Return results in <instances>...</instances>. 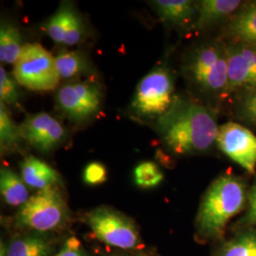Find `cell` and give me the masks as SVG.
Masks as SVG:
<instances>
[{
	"mask_svg": "<svg viewBox=\"0 0 256 256\" xmlns=\"http://www.w3.org/2000/svg\"><path fill=\"white\" fill-rule=\"evenodd\" d=\"M248 220L256 226V178L252 187L248 192Z\"/></svg>",
	"mask_w": 256,
	"mask_h": 256,
	"instance_id": "28",
	"label": "cell"
},
{
	"mask_svg": "<svg viewBox=\"0 0 256 256\" xmlns=\"http://www.w3.org/2000/svg\"><path fill=\"white\" fill-rule=\"evenodd\" d=\"M24 46V45H23ZM22 36L14 25L2 21L0 27V61L2 64H14L23 48Z\"/></svg>",
	"mask_w": 256,
	"mask_h": 256,
	"instance_id": "18",
	"label": "cell"
},
{
	"mask_svg": "<svg viewBox=\"0 0 256 256\" xmlns=\"http://www.w3.org/2000/svg\"><path fill=\"white\" fill-rule=\"evenodd\" d=\"M82 178L86 184L90 186L102 184L108 178L106 168L101 162H90L86 166L82 174Z\"/></svg>",
	"mask_w": 256,
	"mask_h": 256,
	"instance_id": "26",
	"label": "cell"
},
{
	"mask_svg": "<svg viewBox=\"0 0 256 256\" xmlns=\"http://www.w3.org/2000/svg\"><path fill=\"white\" fill-rule=\"evenodd\" d=\"M0 192L5 202L14 207H22L30 198L23 178L8 168L1 169Z\"/></svg>",
	"mask_w": 256,
	"mask_h": 256,
	"instance_id": "17",
	"label": "cell"
},
{
	"mask_svg": "<svg viewBox=\"0 0 256 256\" xmlns=\"http://www.w3.org/2000/svg\"><path fill=\"white\" fill-rule=\"evenodd\" d=\"M86 220L94 236L108 246L130 250L140 243L135 224L116 210L108 207L97 208L88 214Z\"/></svg>",
	"mask_w": 256,
	"mask_h": 256,
	"instance_id": "7",
	"label": "cell"
},
{
	"mask_svg": "<svg viewBox=\"0 0 256 256\" xmlns=\"http://www.w3.org/2000/svg\"><path fill=\"white\" fill-rule=\"evenodd\" d=\"M54 57L61 79L75 80L94 74L93 66L82 50H61Z\"/></svg>",
	"mask_w": 256,
	"mask_h": 256,
	"instance_id": "16",
	"label": "cell"
},
{
	"mask_svg": "<svg viewBox=\"0 0 256 256\" xmlns=\"http://www.w3.org/2000/svg\"><path fill=\"white\" fill-rule=\"evenodd\" d=\"M176 100L172 75L166 68L158 66L138 82L130 110L140 118L156 120L169 111Z\"/></svg>",
	"mask_w": 256,
	"mask_h": 256,
	"instance_id": "4",
	"label": "cell"
},
{
	"mask_svg": "<svg viewBox=\"0 0 256 256\" xmlns=\"http://www.w3.org/2000/svg\"><path fill=\"white\" fill-rule=\"evenodd\" d=\"M229 95L256 90V45L226 43Z\"/></svg>",
	"mask_w": 256,
	"mask_h": 256,
	"instance_id": "10",
	"label": "cell"
},
{
	"mask_svg": "<svg viewBox=\"0 0 256 256\" xmlns=\"http://www.w3.org/2000/svg\"><path fill=\"white\" fill-rule=\"evenodd\" d=\"M151 5L158 18L169 24L185 26L194 24L196 19V2L190 0H156Z\"/></svg>",
	"mask_w": 256,
	"mask_h": 256,
	"instance_id": "14",
	"label": "cell"
},
{
	"mask_svg": "<svg viewBox=\"0 0 256 256\" xmlns=\"http://www.w3.org/2000/svg\"><path fill=\"white\" fill-rule=\"evenodd\" d=\"M19 126L10 118L6 104L0 102V146L1 149H14L22 140Z\"/></svg>",
	"mask_w": 256,
	"mask_h": 256,
	"instance_id": "21",
	"label": "cell"
},
{
	"mask_svg": "<svg viewBox=\"0 0 256 256\" xmlns=\"http://www.w3.org/2000/svg\"><path fill=\"white\" fill-rule=\"evenodd\" d=\"M56 106L66 118L82 122L92 118L101 108V86L92 80L68 82L56 94Z\"/></svg>",
	"mask_w": 256,
	"mask_h": 256,
	"instance_id": "8",
	"label": "cell"
},
{
	"mask_svg": "<svg viewBox=\"0 0 256 256\" xmlns=\"http://www.w3.org/2000/svg\"><path fill=\"white\" fill-rule=\"evenodd\" d=\"M156 128L165 146L178 155L209 150L216 144L220 130L210 108L178 98L169 111L156 120Z\"/></svg>",
	"mask_w": 256,
	"mask_h": 256,
	"instance_id": "1",
	"label": "cell"
},
{
	"mask_svg": "<svg viewBox=\"0 0 256 256\" xmlns=\"http://www.w3.org/2000/svg\"><path fill=\"white\" fill-rule=\"evenodd\" d=\"M241 95L238 108L239 119L256 126V90L241 93Z\"/></svg>",
	"mask_w": 256,
	"mask_h": 256,
	"instance_id": "25",
	"label": "cell"
},
{
	"mask_svg": "<svg viewBox=\"0 0 256 256\" xmlns=\"http://www.w3.org/2000/svg\"><path fill=\"white\" fill-rule=\"evenodd\" d=\"M134 182L140 188H154L162 182L164 176L152 162H142L134 169Z\"/></svg>",
	"mask_w": 256,
	"mask_h": 256,
	"instance_id": "23",
	"label": "cell"
},
{
	"mask_svg": "<svg viewBox=\"0 0 256 256\" xmlns=\"http://www.w3.org/2000/svg\"><path fill=\"white\" fill-rule=\"evenodd\" d=\"M229 42L256 45V1L244 2L225 28Z\"/></svg>",
	"mask_w": 256,
	"mask_h": 256,
	"instance_id": "12",
	"label": "cell"
},
{
	"mask_svg": "<svg viewBox=\"0 0 256 256\" xmlns=\"http://www.w3.org/2000/svg\"><path fill=\"white\" fill-rule=\"evenodd\" d=\"M50 250L46 239L28 236L14 240L8 248V256H48Z\"/></svg>",
	"mask_w": 256,
	"mask_h": 256,
	"instance_id": "19",
	"label": "cell"
},
{
	"mask_svg": "<svg viewBox=\"0 0 256 256\" xmlns=\"http://www.w3.org/2000/svg\"><path fill=\"white\" fill-rule=\"evenodd\" d=\"M248 202L246 185L232 174H223L210 183L202 198L196 216V228L205 238L223 236L230 220L244 209Z\"/></svg>",
	"mask_w": 256,
	"mask_h": 256,
	"instance_id": "2",
	"label": "cell"
},
{
	"mask_svg": "<svg viewBox=\"0 0 256 256\" xmlns=\"http://www.w3.org/2000/svg\"><path fill=\"white\" fill-rule=\"evenodd\" d=\"M220 256H256V232H246L222 247Z\"/></svg>",
	"mask_w": 256,
	"mask_h": 256,
	"instance_id": "22",
	"label": "cell"
},
{
	"mask_svg": "<svg viewBox=\"0 0 256 256\" xmlns=\"http://www.w3.org/2000/svg\"><path fill=\"white\" fill-rule=\"evenodd\" d=\"M16 80L10 76L3 66H0V100L4 104L14 106L18 102L19 90Z\"/></svg>",
	"mask_w": 256,
	"mask_h": 256,
	"instance_id": "24",
	"label": "cell"
},
{
	"mask_svg": "<svg viewBox=\"0 0 256 256\" xmlns=\"http://www.w3.org/2000/svg\"><path fill=\"white\" fill-rule=\"evenodd\" d=\"M74 9L72 4L66 2L62 3L54 14L48 20L45 25L46 34L55 43L64 45L70 19Z\"/></svg>",
	"mask_w": 256,
	"mask_h": 256,
	"instance_id": "20",
	"label": "cell"
},
{
	"mask_svg": "<svg viewBox=\"0 0 256 256\" xmlns=\"http://www.w3.org/2000/svg\"><path fill=\"white\" fill-rule=\"evenodd\" d=\"M216 144L234 162L250 174L256 171V136L242 124L229 122L220 126Z\"/></svg>",
	"mask_w": 256,
	"mask_h": 256,
	"instance_id": "9",
	"label": "cell"
},
{
	"mask_svg": "<svg viewBox=\"0 0 256 256\" xmlns=\"http://www.w3.org/2000/svg\"><path fill=\"white\" fill-rule=\"evenodd\" d=\"M12 75L19 84L36 92L52 90L61 80L54 56L37 43L23 46Z\"/></svg>",
	"mask_w": 256,
	"mask_h": 256,
	"instance_id": "5",
	"label": "cell"
},
{
	"mask_svg": "<svg viewBox=\"0 0 256 256\" xmlns=\"http://www.w3.org/2000/svg\"><path fill=\"white\" fill-rule=\"evenodd\" d=\"M244 4L240 0H202L196 2V19L192 27L203 28L232 18Z\"/></svg>",
	"mask_w": 256,
	"mask_h": 256,
	"instance_id": "13",
	"label": "cell"
},
{
	"mask_svg": "<svg viewBox=\"0 0 256 256\" xmlns=\"http://www.w3.org/2000/svg\"><path fill=\"white\" fill-rule=\"evenodd\" d=\"M19 129L24 140L45 153L60 146L66 134L57 120L44 112L28 116Z\"/></svg>",
	"mask_w": 256,
	"mask_h": 256,
	"instance_id": "11",
	"label": "cell"
},
{
	"mask_svg": "<svg viewBox=\"0 0 256 256\" xmlns=\"http://www.w3.org/2000/svg\"><path fill=\"white\" fill-rule=\"evenodd\" d=\"M186 74L202 92L229 95L226 43L214 41L194 48L186 64Z\"/></svg>",
	"mask_w": 256,
	"mask_h": 256,
	"instance_id": "3",
	"label": "cell"
},
{
	"mask_svg": "<svg viewBox=\"0 0 256 256\" xmlns=\"http://www.w3.org/2000/svg\"><path fill=\"white\" fill-rule=\"evenodd\" d=\"M55 256H86L82 248L79 240L75 238H70L63 248Z\"/></svg>",
	"mask_w": 256,
	"mask_h": 256,
	"instance_id": "27",
	"label": "cell"
},
{
	"mask_svg": "<svg viewBox=\"0 0 256 256\" xmlns=\"http://www.w3.org/2000/svg\"><path fill=\"white\" fill-rule=\"evenodd\" d=\"M20 170L25 183L38 190L54 187L60 180L59 174L52 167L32 156L20 162Z\"/></svg>",
	"mask_w": 256,
	"mask_h": 256,
	"instance_id": "15",
	"label": "cell"
},
{
	"mask_svg": "<svg viewBox=\"0 0 256 256\" xmlns=\"http://www.w3.org/2000/svg\"><path fill=\"white\" fill-rule=\"evenodd\" d=\"M68 218L64 198L54 186L39 190L32 196L16 214L20 227L37 232H48L62 226Z\"/></svg>",
	"mask_w": 256,
	"mask_h": 256,
	"instance_id": "6",
	"label": "cell"
}]
</instances>
